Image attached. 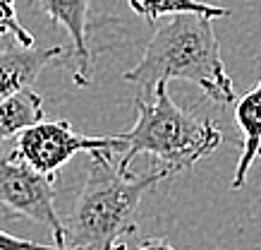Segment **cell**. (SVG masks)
<instances>
[{"mask_svg": "<svg viewBox=\"0 0 261 250\" xmlns=\"http://www.w3.org/2000/svg\"><path fill=\"white\" fill-rule=\"evenodd\" d=\"M122 77L139 84V97H151L159 82L185 80L197 84L216 104L230 106L235 101V84L223 63L214 19L194 12L170 15L166 25H153L142 60Z\"/></svg>", "mask_w": 261, "mask_h": 250, "instance_id": "7a4b0ae2", "label": "cell"}, {"mask_svg": "<svg viewBox=\"0 0 261 250\" xmlns=\"http://www.w3.org/2000/svg\"><path fill=\"white\" fill-rule=\"evenodd\" d=\"M0 36H8L19 46H36L32 32H27L17 17V0H0Z\"/></svg>", "mask_w": 261, "mask_h": 250, "instance_id": "8fae6325", "label": "cell"}, {"mask_svg": "<svg viewBox=\"0 0 261 250\" xmlns=\"http://www.w3.org/2000/svg\"><path fill=\"white\" fill-rule=\"evenodd\" d=\"M41 10L50 17L56 27H63L72 39V65L74 75L72 80L77 87H89L91 84V0H39Z\"/></svg>", "mask_w": 261, "mask_h": 250, "instance_id": "8992f818", "label": "cell"}, {"mask_svg": "<svg viewBox=\"0 0 261 250\" xmlns=\"http://www.w3.org/2000/svg\"><path fill=\"white\" fill-rule=\"evenodd\" d=\"M120 250H175V248L166 238H153V236H151V238H144L137 248H127L125 245V248H120Z\"/></svg>", "mask_w": 261, "mask_h": 250, "instance_id": "4fadbf2b", "label": "cell"}, {"mask_svg": "<svg viewBox=\"0 0 261 250\" xmlns=\"http://www.w3.org/2000/svg\"><path fill=\"white\" fill-rule=\"evenodd\" d=\"M132 12L144 17L151 27L159 25V19L163 15H182V12H194V15H206L211 19L218 17H230L228 8L221 5H211L204 0H127Z\"/></svg>", "mask_w": 261, "mask_h": 250, "instance_id": "30bf717a", "label": "cell"}, {"mask_svg": "<svg viewBox=\"0 0 261 250\" xmlns=\"http://www.w3.org/2000/svg\"><path fill=\"white\" fill-rule=\"evenodd\" d=\"M235 123L242 130V154L230 180V190L238 193L245 188L254 162L261 159V80L235 104Z\"/></svg>", "mask_w": 261, "mask_h": 250, "instance_id": "ba28073f", "label": "cell"}, {"mask_svg": "<svg viewBox=\"0 0 261 250\" xmlns=\"http://www.w3.org/2000/svg\"><path fill=\"white\" fill-rule=\"evenodd\" d=\"M0 210L46 226L56 248H65V224L56 210V178L34 171L17 149L0 154Z\"/></svg>", "mask_w": 261, "mask_h": 250, "instance_id": "277c9868", "label": "cell"}, {"mask_svg": "<svg viewBox=\"0 0 261 250\" xmlns=\"http://www.w3.org/2000/svg\"><path fill=\"white\" fill-rule=\"evenodd\" d=\"M43 99L32 87L17 92L0 101V140L19 135L22 130L32 128L34 123L43 121Z\"/></svg>", "mask_w": 261, "mask_h": 250, "instance_id": "9c48e42d", "label": "cell"}, {"mask_svg": "<svg viewBox=\"0 0 261 250\" xmlns=\"http://www.w3.org/2000/svg\"><path fill=\"white\" fill-rule=\"evenodd\" d=\"M15 149L34 171L56 178V173L74 154H89L96 149H111L120 154L125 149V142L120 140V135L94 138L74 132L70 121H39L19 132Z\"/></svg>", "mask_w": 261, "mask_h": 250, "instance_id": "5b68a950", "label": "cell"}, {"mask_svg": "<svg viewBox=\"0 0 261 250\" xmlns=\"http://www.w3.org/2000/svg\"><path fill=\"white\" fill-rule=\"evenodd\" d=\"M65 56L67 51L63 46L39 49V46H19L12 41L8 49L0 51V101L32 87L48 65L60 63Z\"/></svg>", "mask_w": 261, "mask_h": 250, "instance_id": "52a82bcc", "label": "cell"}, {"mask_svg": "<svg viewBox=\"0 0 261 250\" xmlns=\"http://www.w3.org/2000/svg\"><path fill=\"white\" fill-rule=\"evenodd\" d=\"M0 250H60L56 245H43V243H34L19 236H12L8 231H0Z\"/></svg>", "mask_w": 261, "mask_h": 250, "instance_id": "7c38bea8", "label": "cell"}, {"mask_svg": "<svg viewBox=\"0 0 261 250\" xmlns=\"http://www.w3.org/2000/svg\"><path fill=\"white\" fill-rule=\"evenodd\" d=\"M135 106L139 113L135 128L120 132L125 142L118 162L120 171H129L139 154H149L170 173H180L214 154L223 142V132L214 121L175 104L168 82L153 87L149 101L137 97Z\"/></svg>", "mask_w": 261, "mask_h": 250, "instance_id": "3957f363", "label": "cell"}, {"mask_svg": "<svg viewBox=\"0 0 261 250\" xmlns=\"http://www.w3.org/2000/svg\"><path fill=\"white\" fill-rule=\"evenodd\" d=\"M87 169L74 207L65 224L67 250H120L137 234V212L142 197L163 178L173 176L159 166L135 176L113 166L111 149H96Z\"/></svg>", "mask_w": 261, "mask_h": 250, "instance_id": "6da1fadb", "label": "cell"}]
</instances>
